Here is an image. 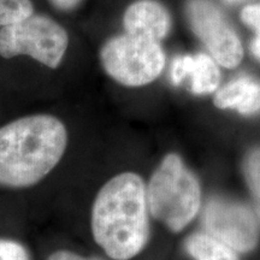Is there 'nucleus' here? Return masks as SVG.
<instances>
[{
  "instance_id": "5",
  "label": "nucleus",
  "mask_w": 260,
  "mask_h": 260,
  "mask_svg": "<svg viewBox=\"0 0 260 260\" xmlns=\"http://www.w3.org/2000/svg\"><path fill=\"white\" fill-rule=\"evenodd\" d=\"M106 74L126 87H141L153 82L165 67L160 44L133 35H118L106 41L100 51Z\"/></svg>"
},
{
  "instance_id": "12",
  "label": "nucleus",
  "mask_w": 260,
  "mask_h": 260,
  "mask_svg": "<svg viewBox=\"0 0 260 260\" xmlns=\"http://www.w3.org/2000/svg\"><path fill=\"white\" fill-rule=\"evenodd\" d=\"M243 174L251 190L255 214L260 220V148H254L246 155L243 160Z\"/></svg>"
},
{
  "instance_id": "9",
  "label": "nucleus",
  "mask_w": 260,
  "mask_h": 260,
  "mask_svg": "<svg viewBox=\"0 0 260 260\" xmlns=\"http://www.w3.org/2000/svg\"><path fill=\"white\" fill-rule=\"evenodd\" d=\"M125 34L160 42L171 29L168 10L154 0H138L128 6L123 16Z\"/></svg>"
},
{
  "instance_id": "15",
  "label": "nucleus",
  "mask_w": 260,
  "mask_h": 260,
  "mask_svg": "<svg viewBox=\"0 0 260 260\" xmlns=\"http://www.w3.org/2000/svg\"><path fill=\"white\" fill-rule=\"evenodd\" d=\"M0 260H30V255L22 243L0 239Z\"/></svg>"
},
{
  "instance_id": "14",
  "label": "nucleus",
  "mask_w": 260,
  "mask_h": 260,
  "mask_svg": "<svg viewBox=\"0 0 260 260\" xmlns=\"http://www.w3.org/2000/svg\"><path fill=\"white\" fill-rule=\"evenodd\" d=\"M241 19L246 25L255 31L253 41V52L260 58V5H248L242 10Z\"/></svg>"
},
{
  "instance_id": "18",
  "label": "nucleus",
  "mask_w": 260,
  "mask_h": 260,
  "mask_svg": "<svg viewBox=\"0 0 260 260\" xmlns=\"http://www.w3.org/2000/svg\"><path fill=\"white\" fill-rule=\"evenodd\" d=\"M226 2H229V3H239V2H242V0H226Z\"/></svg>"
},
{
  "instance_id": "11",
  "label": "nucleus",
  "mask_w": 260,
  "mask_h": 260,
  "mask_svg": "<svg viewBox=\"0 0 260 260\" xmlns=\"http://www.w3.org/2000/svg\"><path fill=\"white\" fill-rule=\"evenodd\" d=\"M186 251L195 260H240L239 253L207 233H195L184 242Z\"/></svg>"
},
{
  "instance_id": "17",
  "label": "nucleus",
  "mask_w": 260,
  "mask_h": 260,
  "mask_svg": "<svg viewBox=\"0 0 260 260\" xmlns=\"http://www.w3.org/2000/svg\"><path fill=\"white\" fill-rule=\"evenodd\" d=\"M50 3L61 11H70L80 4L81 0H50Z\"/></svg>"
},
{
  "instance_id": "2",
  "label": "nucleus",
  "mask_w": 260,
  "mask_h": 260,
  "mask_svg": "<svg viewBox=\"0 0 260 260\" xmlns=\"http://www.w3.org/2000/svg\"><path fill=\"white\" fill-rule=\"evenodd\" d=\"M67 147L68 130L54 116H27L3 125L0 187L35 186L59 164Z\"/></svg>"
},
{
  "instance_id": "7",
  "label": "nucleus",
  "mask_w": 260,
  "mask_h": 260,
  "mask_svg": "<svg viewBox=\"0 0 260 260\" xmlns=\"http://www.w3.org/2000/svg\"><path fill=\"white\" fill-rule=\"evenodd\" d=\"M201 223L205 233L230 246L237 253H247L258 245V217L241 203L212 198L205 205Z\"/></svg>"
},
{
  "instance_id": "10",
  "label": "nucleus",
  "mask_w": 260,
  "mask_h": 260,
  "mask_svg": "<svg viewBox=\"0 0 260 260\" xmlns=\"http://www.w3.org/2000/svg\"><path fill=\"white\" fill-rule=\"evenodd\" d=\"M218 109H233L242 115L260 111V81L252 77H239L218 89L213 98Z\"/></svg>"
},
{
  "instance_id": "16",
  "label": "nucleus",
  "mask_w": 260,
  "mask_h": 260,
  "mask_svg": "<svg viewBox=\"0 0 260 260\" xmlns=\"http://www.w3.org/2000/svg\"><path fill=\"white\" fill-rule=\"evenodd\" d=\"M47 260H104V259L99 258V256H94V255L83 256L71 251H64V249H61V251L52 253V254L48 256Z\"/></svg>"
},
{
  "instance_id": "8",
  "label": "nucleus",
  "mask_w": 260,
  "mask_h": 260,
  "mask_svg": "<svg viewBox=\"0 0 260 260\" xmlns=\"http://www.w3.org/2000/svg\"><path fill=\"white\" fill-rule=\"evenodd\" d=\"M170 76L172 83L183 86L198 95L214 92L220 82V73L216 61L204 53L175 58L171 63Z\"/></svg>"
},
{
  "instance_id": "3",
  "label": "nucleus",
  "mask_w": 260,
  "mask_h": 260,
  "mask_svg": "<svg viewBox=\"0 0 260 260\" xmlns=\"http://www.w3.org/2000/svg\"><path fill=\"white\" fill-rule=\"evenodd\" d=\"M146 195L148 212L175 233L186 228L200 210L199 181L176 153L168 154L155 169Z\"/></svg>"
},
{
  "instance_id": "4",
  "label": "nucleus",
  "mask_w": 260,
  "mask_h": 260,
  "mask_svg": "<svg viewBox=\"0 0 260 260\" xmlns=\"http://www.w3.org/2000/svg\"><path fill=\"white\" fill-rule=\"evenodd\" d=\"M69 37L51 17L32 14L0 28V56H29L51 69H57L67 52Z\"/></svg>"
},
{
  "instance_id": "6",
  "label": "nucleus",
  "mask_w": 260,
  "mask_h": 260,
  "mask_svg": "<svg viewBox=\"0 0 260 260\" xmlns=\"http://www.w3.org/2000/svg\"><path fill=\"white\" fill-rule=\"evenodd\" d=\"M188 22L217 63L233 69L241 63L243 47L236 31L211 0H188Z\"/></svg>"
},
{
  "instance_id": "13",
  "label": "nucleus",
  "mask_w": 260,
  "mask_h": 260,
  "mask_svg": "<svg viewBox=\"0 0 260 260\" xmlns=\"http://www.w3.org/2000/svg\"><path fill=\"white\" fill-rule=\"evenodd\" d=\"M32 14L31 0H0V28L22 21Z\"/></svg>"
},
{
  "instance_id": "1",
  "label": "nucleus",
  "mask_w": 260,
  "mask_h": 260,
  "mask_svg": "<svg viewBox=\"0 0 260 260\" xmlns=\"http://www.w3.org/2000/svg\"><path fill=\"white\" fill-rule=\"evenodd\" d=\"M145 182L135 172H123L98 191L92 207L94 241L113 260L139 254L149 239Z\"/></svg>"
}]
</instances>
